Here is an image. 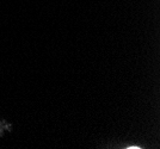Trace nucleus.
Here are the masks:
<instances>
[{
  "label": "nucleus",
  "instance_id": "obj_1",
  "mask_svg": "<svg viewBox=\"0 0 160 149\" xmlns=\"http://www.w3.org/2000/svg\"><path fill=\"white\" fill-rule=\"evenodd\" d=\"M12 130V124L6 121H0V136H4L5 132H10Z\"/></svg>",
  "mask_w": 160,
  "mask_h": 149
}]
</instances>
